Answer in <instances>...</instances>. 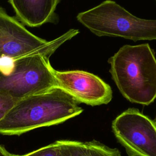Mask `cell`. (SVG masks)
Here are the masks:
<instances>
[{"label": "cell", "instance_id": "obj_1", "mask_svg": "<svg viewBox=\"0 0 156 156\" xmlns=\"http://www.w3.org/2000/svg\"><path fill=\"white\" fill-rule=\"evenodd\" d=\"M59 87L19 100L0 121V134L20 135L33 129L65 122L83 109Z\"/></svg>", "mask_w": 156, "mask_h": 156}, {"label": "cell", "instance_id": "obj_2", "mask_svg": "<svg viewBox=\"0 0 156 156\" xmlns=\"http://www.w3.org/2000/svg\"><path fill=\"white\" fill-rule=\"evenodd\" d=\"M108 63L112 79L126 99L146 105L156 99V58L147 43L124 45Z\"/></svg>", "mask_w": 156, "mask_h": 156}, {"label": "cell", "instance_id": "obj_3", "mask_svg": "<svg viewBox=\"0 0 156 156\" xmlns=\"http://www.w3.org/2000/svg\"><path fill=\"white\" fill-rule=\"evenodd\" d=\"M76 18L99 37H119L133 41L156 40V20L137 18L113 1L80 12Z\"/></svg>", "mask_w": 156, "mask_h": 156}, {"label": "cell", "instance_id": "obj_4", "mask_svg": "<svg viewBox=\"0 0 156 156\" xmlns=\"http://www.w3.org/2000/svg\"><path fill=\"white\" fill-rule=\"evenodd\" d=\"M51 55L37 54L15 60L10 73H0V92L20 100L58 87L49 62Z\"/></svg>", "mask_w": 156, "mask_h": 156}, {"label": "cell", "instance_id": "obj_5", "mask_svg": "<svg viewBox=\"0 0 156 156\" xmlns=\"http://www.w3.org/2000/svg\"><path fill=\"white\" fill-rule=\"evenodd\" d=\"M79 32L77 29H71L48 41L29 32L0 7V57H5L15 60L37 54H52L60 46Z\"/></svg>", "mask_w": 156, "mask_h": 156}, {"label": "cell", "instance_id": "obj_6", "mask_svg": "<svg viewBox=\"0 0 156 156\" xmlns=\"http://www.w3.org/2000/svg\"><path fill=\"white\" fill-rule=\"evenodd\" d=\"M112 127L128 156H156V124L138 110L123 112Z\"/></svg>", "mask_w": 156, "mask_h": 156}, {"label": "cell", "instance_id": "obj_7", "mask_svg": "<svg viewBox=\"0 0 156 156\" xmlns=\"http://www.w3.org/2000/svg\"><path fill=\"white\" fill-rule=\"evenodd\" d=\"M57 87L78 103L95 106L107 104L112 98L111 87L101 78L83 71L54 70Z\"/></svg>", "mask_w": 156, "mask_h": 156}, {"label": "cell", "instance_id": "obj_8", "mask_svg": "<svg viewBox=\"0 0 156 156\" xmlns=\"http://www.w3.org/2000/svg\"><path fill=\"white\" fill-rule=\"evenodd\" d=\"M18 21L29 27H38L57 20L55 10L59 0H10Z\"/></svg>", "mask_w": 156, "mask_h": 156}, {"label": "cell", "instance_id": "obj_9", "mask_svg": "<svg viewBox=\"0 0 156 156\" xmlns=\"http://www.w3.org/2000/svg\"><path fill=\"white\" fill-rule=\"evenodd\" d=\"M85 143V156H121L118 149L110 148L99 141L93 140Z\"/></svg>", "mask_w": 156, "mask_h": 156}, {"label": "cell", "instance_id": "obj_10", "mask_svg": "<svg viewBox=\"0 0 156 156\" xmlns=\"http://www.w3.org/2000/svg\"><path fill=\"white\" fill-rule=\"evenodd\" d=\"M58 142L62 156H85V143L70 140H58Z\"/></svg>", "mask_w": 156, "mask_h": 156}, {"label": "cell", "instance_id": "obj_11", "mask_svg": "<svg viewBox=\"0 0 156 156\" xmlns=\"http://www.w3.org/2000/svg\"><path fill=\"white\" fill-rule=\"evenodd\" d=\"M12 156H62V152L58 140L31 152L24 155L12 154Z\"/></svg>", "mask_w": 156, "mask_h": 156}, {"label": "cell", "instance_id": "obj_12", "mask_svg": "<svg viewBox=\"0 0 156 156\" xmlns=\"http://www.w3.org/2000/svg\"><path fill=\"white\" fill-rule=\"evenodd\" d=\"M18 101L0 92V121Z\"/></svg>", "mask_w": 156, "mask_h": 156}, {"label": "cell", "instance_id": "obj_13", "mask_svg": "<svg viewBox=\"0 0 156 156\" xmlns=\"http://www.w3.org/2000/svg\"><path fill=\"white\" fill-rule=\"evenodd\" d=\"M15 60L5 57H0V73L3 74L10 73L13 66Z\"/></svg>", "mask_w": 156, "mask_h": 156}, {"label": "cell", "instance_id": "obj_14", "mask_svg": "<svg viewBox=\"0 0 156 156\" xmlns=\"http://www.w3.org/2000/svg\"><path fill=\"white\" fill-rule=\"evenodd\" d=\"M0 156H12V154L9 152L3 146L0 144Z\"/></svg>", "mask_w": 156, "mask_h": 156}]
</instances>
